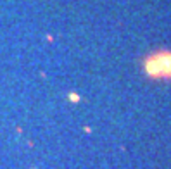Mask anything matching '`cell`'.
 <instances>
[{
  "mask_svg": "<svg viewBox=\"0 0 171 169\" xmlns=\"http://www.w3.org/2000/svg\"><path fill=\"white\" fill-rule=\"evenodd\" d=\"M144 69L150 78L171 79V52H156L145 57Z\"/></svg>",
  "mask_w": 171,
  "mask_h": 169,
  "instance_id": "1",
  "label": "cell"
}]
</instances>
